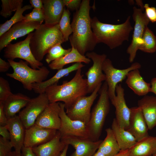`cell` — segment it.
Instances as JSON below:
<instances>
[{"label": "cell", "instance_id": "38", "mask_svg": "<svg viewBox=\"0 0 156 156\" xmlns=\"http://www.w3.org/2000/svg\"><path fill=\"white\" fill-rule=\"evenodd\" d=\"M13 147L10 140L0 137V156H7Z\"/></svg>", "mask_w": 156, "mask_h": 156}, {"label": "cell", "instance_id": "46", "mask_svg": "<svg viewBox=\"0 0 156 156\" xmlns=\"http://www.w3.org/2000/svg\"><path fill=\"white\" fill-rule=\"evenodd\" d=\"M151 92L156 95V78L152 79L151 82Z\"/></svg>", "mask_w": 156, "mask_h": 156}, {"label": "cell", "instance_id": "42", "mask_svg": "<svg viewBox=\"0 0 156 156\" xmlns=\"http://www.w3.org/2000/svg\"><path fill=\"white\" fill-rule=\"evenodd\" d=\"M0 135L3 138L10 140V134L6 125H0Z\"/></svg>", "mask_w": 156, "mask_h": 156}, {"label": "cell", "instance_id": "28", "mask_svg": "<svg viewBox=\"0 0 156 156\" xmlns=\"http://www.w3.org/2000/svg\"><path fill=\"white\" fill-rule=\"evenodd\" d=\"M71 49L70 51L62 57L54 60L49 65V67L52 70L63 68L66 65L73 63L83 62L89 64L91 60L86 56L81 55L75 47L73 44L70 42Z\"/></svg>", "mask_w": 156, "mask_h": 156}, {"label": "cell", "instance_id": "19", "mask_svg": "<svg viewBox=\"0 0 156 156\" xmlns=\"http://www.w3.org/2000/svg\"><path fill=\"white\" fill-rule=\"evenodd\" d=\"M130 115L127 130L135 138L137 141L149 135L147 125L142 111L138 107L130 108Z\"/></svg>", "mask_w": 156, "mask_h": 156}, {"label": "cell", "instance_id": "47", "mask_svg": "<svg viewBox=\"0 0 156 156\" xmlns=\"http://www.w3.org/2000/svg\"><path fill=\"white\" fill-rule=\"evenodd\" d=\"M129 149L121 150L115 156H129Z\"/></svg>", "mask_w": 156, "mask_h": 156}, {"label": "cell", "instance_id": "40", "mask_svg": "<svg viewBox=\"0 0 156 156\" xmlns=\"http://www.w3.org/2000/svg\"><path fill=\"white\" fill-rule=\"evenodd\" d=\"M65 6L71 10L76 11L79 8L82 1L81 0H63Z\"/></svg>", "mask_w": 156, "mask_h": 156}, {"label": "cell", "instance_id": "29", "mask_svg": "<svg viewBox=\"0 0 156 156\" xmlns=\"http://www.w3.org/2000/svg\"><path fill=\"white\" fill-rule=\"evenodd\" d=\"M111 128L120 150L129 149L136 143L135 137L129 131L120 127L115 118L113 120Z\"/></svg>", "mask_w": 156, "mask_h": 156}, {"label": "cell", "instance_id": "24", "mask_svg": "<svg viewBox=\"0 0 156 156\" xmlns=\"http://www.w3.org/2000/svg\"><path fill=\"white\" fill-rule=\"evenodd\" d=\"M30 99L29 97L21 93H12L2 102L7 118L8 119L16 115L22 108L26 106Z\"/></svg>", "mask_w": 156, "mask_h": 156}, {"label": "cell", "instance_id": "49", "mask_svg": "<svg viewBox=\"0 0 156 156\" xmlns=\"http://www.w3.org/2000/svg\"><path fill=\"white\" fill-rule=\"evenodd\" d=\"M137 4L140 7V8L143 11L144 10L142 1V0H136Z\"/></svg>", "mask_w": 156, "mask_h": 156}, {"label": "cell", "instance_id": "21", "mask_svg": "<svg viewBox=\"0 0 156 156\" xmlns=\"http://www.w3.org/2000/svg\"><path fill=\"white\" fill-rule=\"evenodd\" d=\"M42 11L46 24H58L62 15L65 5L63 0H42Z\"/></svg>", "mask_w": 156, "mask_h": 156}, {"label": "cell", "instance_id": "44", "mask_svg": "<svg viewBox=\"0 0 156 156\" xmlns=\"http://www.w3.org/2000/svg\"><path fill=\"white\" fill-rule=\"evenodd\" d=\"M29 2L32 7L34 9L40 10L42 9L43 4L41 0H30Z\"/></svg>", "mask_w": 156, "mask_h": 156}, {"label": "cell", "instance_id": "51", "mask_svg": "<svg viewBox=\"0 0 156 156\" xmlns=\"http://www.w3.org/2000/svg\"><path fill=\"white\" fill-rule=\"evenodd\" d=\"M92 156H105L102 153L97 151Z\"/></svg>", "mask_w": 156, "mask_h": 156}, {"label": "cell", "instance_id": "4", "mask_svg": "<svg viewBox=\"0 0 156 156\" xmlns=\"http://www.w3.org/2000/svg\"><path fill=\"white\" fill-rule=\"evenodd\" d=\"M65 42L59 24L51 25L44 23L32 32L30 46L36 59L41 62L51 47Z\"/></svg>", "mask_w": 156, "mask_h": 156}, {"label": "cell", "instance_id": "27", "mask_svg": "<svg viewBox=\"0 0 156 156\" xmlns=\"http://www.w3.org/2000/svg\"><path fill=\"white\" fill-rule=\"evenodd\" d=\"M84 66L82 63H76L67 68L58 70L56 74L49 79L40 83H33V90L35 93L39 94L45 93L46 89L48 87L57 83L64 76Z\"/></svg>", "mask_w": 156, "mask_h": 156}, {"label": "cell", "instance_id": "41", "mask_svg": "<svg viewBox=\"0 0 156 156\" xmlns=\"http://www.w3.org/2000/svg\"><path fill=\"white\" fill-rule=\"evenodd\" d=\"M8 121L4 109L3 103L0 101V125L5 126Z\"/></svg>", "mask_w": 156, "mask_h": 156}, {"label": "cell", "instance_id": "37", "mask_svg": "<svg viewBox=\"0 0 156 156\" xmlns=\"http://www.w3.org/2000/svg\"><path fill=\"white\" fill-rule=\"evenodd\" d=\"M12 93L8 81L2 77H0V101H5Z\"/></svg>", "mask_w": 156, "mask_h": 156}, {"label": "cell", "instance_id": "13", "mask_svg": "<svg viewBox=\"0 0 156 156\" xmlns=\"http://www.w3.org/2000/svg\"><path fill=\"white\" fill-rule=\"evenodd\" d=\"M86 56L93 61L92 65L86 73L88 85V93L92 92L102 81L106 76L103 72V64L107 58L105 54H99L94 52H87Z\"/></svg>", "mask_w": 156, "mask_h": 156}, {"label": "cell", "instance_id": "11", "mask_svg": "<svg viewBox=\"0 0 156 156\" xmlns=\"http://www.w3.org/2000/svg\"><path fill=\"white\" fill-rule=\"evenodd\" d=\"M50 103L45 93L31 99L27 105L18 115L25 129L33 125L38 117Z\"/></svg>", "mask_w": 156, "mask_h": 156}, {"label": "cell", "instance_id": "3", "mask_svg": "<svg viewBox=\"0 0 156 156\" xmlns=\"http://www.w3.org/2000/svg\"><path fill=\"white\" fill-rule=\"evenodd\" d=\"M81 69L77 70L70 81H64L60 85L55 83L47 88L45 93L50 103L62 101L65 108L79 98L88 94L87 79L83 78Z\"/></svg>", "mask_w": 156, "mask_h": 156}, {"label": "cell", "instance_id": "15", "mask_svg": "<svg viewBox=\"0 0 156 156\" xmlns=\"http://www.w3.org/2000/svg\"><path fill=\"white\" fill-rule=\"evenodd\" d=\"M41 25L38 22H26L23 21L14 24L0 36V51L14 40L28 34Z\"/></svg>", "mask_w": 156, "mask_h": 156}, {"label": "cell", "instance_id": "26", "mask_svg": "<svg viewBox=\"0 0 156 156\" xmlns=\"http://www.w3.org/2000/svg\"><path fill=\"white\" fill-rule=\"evenodd\" d=\"M139 69H135L128 73L126 83L135 94L140 96H144L151 92V84L144 81Z\"/></svg>", "mask_w": 156, "mask_h": 156}, {"label": "cell", "instance_id": "32", "mask_svg": "<svg viewBox=\"0 0 156 156\" xmlns=\"http://www.w3.org/2000/svg\"><path fill=\"white\" fill-rule=\"evenodd\" d=\"M142 44L138 49L144 52L153 53L156 51V36L147 27L144 32Z\"/></svg>", "mask_w": 156, "mask_h": 156}, {"label": "cell", "instance_id": "52", "mask_svg": "<svg viewBox=\"0 0 156 156\" xmlns=\"http://www.w3.org/2000/svg\"></svg>", "mask_w": 156, "mask_h": 156}, {"label": "cell", "instance_id": "16", "mask_svg": "<svg viewBox=\"0 0 156 156\" xmlns=\"http://www.w3.org/2000/svg\"><path fill=\"white\" fill-rule=\"evenodd\" d=\"M61 139L64 143L70 145L75 149V151L70 156H92L103 141H93L89 138L72 136L62 138Z\"/></svg>", "mask_w": 156, "mask_h": 156}, {"label": "cell", "instance_id": "2", "mask_svg": "<svg viewBox=\"0 0 156 156\" xmlns=\"http://www.w3.org/2000/svg\"><path fill=\"white\" fill-rule=\"evenodd\" d=\"M130 16L123 23L112 24L102 23L96 17L91 18V23L97 44L103 43L113 49L128 41L133 29L130 22Z\"/></svg>", "mask_w": 156, "mask_h": 156}, {"label": "cell", "instance_id": "31", "mask_svg": "<svg viewBox=\"0 0 156 156\" xmlns=\"http://www.w3.org/2000/svg\"><path fill=\"white\" fill-rule=\"evenodd\" d=\"M22 4L19 6L13 16L10 20L0 24V36L8 31L14 25L23 21L25 19V16L23 15V12L32 8L31 5H26L22 7Z\"/></svg>", "mask_w": 156, "mask_h": 156}, {"label": "cell", "instance_id": "18", "mask_svg": "<svg viewBox=\"0 0 156 156\" xmlns=\"http://www.w3.org/2000/svg\"><path fill=\"white\" fill-rule=\"evenodd\" d=\"M59 103H50L36 119L35 124L40 127L58 130L61 125Z\"/></svg>", "mask_w": 156, "mask_h": 156}, {"label": "cell", "instance_id": "6", "mask_svg": "<svg viewBox=\"0 0 156 156\" xmlns=\"http://www.w3.org/2000/svg\"><path fill=\"white\" fill-rule=\"evenodd\" d=\"M7 60L10 63L13 72L12 73H6V75L20 82L24 88L29 91L33 90V83L45 81L50 72L47 67L44 66L39 69H35L29 67L27 62L22 60L18 62L10 60Z\"/></svg>", "mask_w": 156, "mask_h": 156}, {"label": "cell", "instance_id": "8", "mask_svg": "<svg viewBox=\"0 0 156 156\" xmlns=\"http://www.w3.org/2000/svg\"><path fill=\"white\" fill-rule=\"evenodd\" d=\"M102 84L98 85L90 95L79 98L65 108L68 116L71 119L82 121L88 125L90 116L91 107L98 96V93Z\"/></svg>", "mask_w": 156, "mask_h": 156}, {"label": "cell", "instance_id": "34", "mask_svg": "<svg viewBox=\"0 0 156 156\" xmlns=\"http://www.w3.org/2000/svg\"><path fill=\"white\" fill-rule=\"evenodd\" d=\"M62 43H58L51 47L47 54L45 61L49 64L52 61L59 59L70 52L71 48L64 49L61 46Z\"/></svg>", "mask_w": 156, "mask_h": 156}, {"label": "cell", "instance_id": "14", "mask_svg": "<svg viewBox=\"0 0 156 156\" xmlns=\"http://www.w3.org/2000/svg\"><path fill=\"white\" fill-rule=\"evenodd\" d=\"M57 131L43 128L34 124L25 129L24 146L32 148L46 143L54 137Z\"/></svg>", "mask_w": 156, "mask_h": 156}, {"label": "cell", "instance_id": "36", "mask_svg": "<svg viewBox=\"0 0 156 156\" xmlns=\"http://www.w3.org/2000/svg\"><path fill=\"white\" fill-rule=\"evenodd\" d=\"M26 22H38L42 24L44 21L42 9L39 10L34 8L30 13L26 14L23 20Z\"/></svg>", "mask_w": 156, "mask_h": 156}, {"label": "cell", "instance_id": "1", "mask_svg": "<svg viewBox=\"0 0 156 156\" xmlns=\"http://www.w3.org/2000/svg\"><path fill=\"white\" fill-rule=\"evenodd\" d=\"M90 1L83 0L79 9L74 13L71 24L72 34L69 39L82 55L93 50L97 44L91 23Z\"/></svg>", "mask_w": 156, "mask_h": 156}, {"label": "cell", "instance_id": "20", "mask_svg": "<svg viewBox=\"0 0 156 156\" xmlns=\"http://www.w3.org/2000/svg\"><path fill=\"white\" fill-rule=\"evenodd\" d=\"M6 125L13 148L15 151L21 152L24 146L25 129L18 115L8 118Z\"/></svg>", "mask_w": 156, "mask_h": 156}, {"label": "cell", "instance_id": "23", "mask_svg": "<svg viewBox=\"0 0 156 156\" xmlns=\"http://www.w3.org/2000/svg\"><path fill=\"white\" fill-rule=\"evenodd\" d=\"M148 129L156 126V96L145 95L138 101Z\"/></svg>", "mask_w": 156, "mask_h": 156}, {"label": "cell", "instance_id": "33", "mask_svg": "<svg viewBox=\"0 0 156 156\" xmlns=\"http://www.w3.org/2000/svg\"><path fill=\"white\" fill-rule=\"evenodd\" d=\"M70 13L69 10L65 7L64 12L59 23V28L65 42L68 40L73 30L70 23Z\"/></svg>", "mask_w": 156, "mask_h": 156}, {"label": "cell", "instance_id": "7", "mask_svg": "<svg viewBox=\"0 0 156 156\" xmlns=\"http://www.w3.org/2000/svg\"><path fill=\"white\" fill-rule=\"evenodd\" d=\"M32 32L28 34L24 40L14 44L10 43L5 48L4 57L7 60H14L16 58L25 60L32 68L39 69L43 64L37 60L34 56L30 49V42Z\"/></svg>", "mask_w": 156, "mask_h": 156}, {"label": "cell", "instance_id": "35", "mask_svg": "<svg viewBox=\"0 0 156 156\" xmlns=\"http://www.w3.org/2000/svg\"><path fill=\"white\" fill-rule=\"evenodd\" d=\"M1 10L0 14L4 18L10 16L13 12H16L19 6L23 4V0H1Z\"/></svg>", "mask_w": 156, "mask_h": 156}, {"label": "cell", "instance_id": "39", "mask_svg": "<svg viewBox=\"0 0 156 156\" xmlns=\"http://www.w3.org/2000/svg\"><path fill=\"white\" fill-rule=\"evenodd\" d=\"M144 8L145 13L150 21L153 23L156 22V8L150 7L147 3L144 5Z\"/></svg>", "mask_w": 156, "mask_h": 156}, {"label": "cell", "instance_id": "50", "mask_svg": "<svg viewBox=\"0 0 156 156\" xmlns=\"http://www.w3.org/2000/svg\"><path fill=\"white\" fill-rule=\"evenodd\" d=\"M68 145L66 144L64 149L59 156H66L67 151L68 147Z\"/></svg>", "mask_w": 156, "mask_h": 156}, {"label": "cell", "instance_id": "22", "mask_svg": "<svg viewBox=\"0 0 156 156\" xmlns=\"http://www.w3.org/2000/svg\"><path fill=\"white\" fill-rule=\"evenodd\" d=\"M58 130L54 137L47 142L32 148L36 156H59L66 144L61 140Z\"/></svg>", "mask_w": 156, "mask_h": 156}, {"label": "cell", "instance_id": "43", "mask_svg": "<svg viewBox=\"0 0 156 156\" xmlns=\"http://www.w3.org/2000/svg\"><path fill=\"white\" fill-rule=\"evenodd\" d=\"M11 66L10 63L7 62L0 58V72L1 73L5 72L7 71Z\"/></svg>", "mask_w": 156, "mask_h": 156}, {"label": "cell", "instance_id": "25", "mask_svg": "<svg viewBox=\"0 0 156 156\" xmlns=\"http://www.w3.org/2000/svg\"><path fill=\"white\" fill-rule=\"evenodd\" d=\"M129 156H156V137L148 136L129 149Z\"/></svg>", "mask_w": 156, "mask_h": 156}, {"label": "cell", "instance_id": "45", "mask_svg": "<svg viewBox=\"0 0 156 156\" xmlns=\"http://www.w3.org/2000/svg\"><path fill=\"white\" fill-rule=\"evenodd\" d=\"M21 151L22 156H36L31 148L23 146Z\"/></svg>", "mask_w": 156, "mask_h": 156}, {"label": "cell", "instance_id": "30", "mask_svg": "<svg viewBox=\"0 0 156 156\" xmlns=\"http://www.w3.org/2000/svg\"><path fill=\"white\" fill-rule=\"evenodd\" d=\"M107 135L100 144L98 151L105 156H115L121 150L111 128L105 129Z\"/></svg>", "mask_w": 156, "mask_h": 156}, {"label": "cell", "instance_id": "17", "mask_svg": "<svg viewBox=\"0 0 156 156\" xmlns=\"http://www.w3.org/2000/svg\"><path fill=\"white\" fill-rule=\"evenodd\" d=\"M116 97L111 101L115 108V118L119 126L127 130L129 125L130 110L126 104L124 90L121 84L116 86Z\"/></svg>", "mask_w": 156, "mask_h": 156}, {"label": "cell", "instance_id": "5", "mask_svg": "<svg viewBox=\"0 0 156 156\" xmlns=\"http://www.w3.org/2000/svg\"><path fill=\"white\" fill-rule=\"evenodd\" d=\"M100 96L93 108L88 125L89 139L93 141L99 140L105 121L109 110V98L108 86L105 81L99 92Z\"/></svg>", "mask_w": 156, "mask_h": 156}, {"label": "cell", "instance_id": "10", "mask_svg": "<svg viewBox=\"0 0 156 156\" xmlns=\"http://www.w3.org/2000/svg\"><path fill=\"white\" fill-rule=\"evenodd\" d=\"M135 6L133 8L132 17L135 22L132 38L131 44L127 49L129 55V61L132 62L136 55L139 47L142 42V37L144 30L150 21L145 13Z\"/></svg>", "mask_w": 156, "mask_h": 156}, {"label": "cell", "instance_id": "12", "mask_svg": "<svg viewBox=\"0 0 156 156\" xmlns=\"http://www.w3.org/2000/svg\"><path fill=\"white\" fill-rule=\"evenodd\" d=\"M59 105V116L61 122L58 131L61 138L72 136L89 138L88 125L82 121L70 119L65 111L64 104L60 103Z\"/></svg>", "mask_w": 156, "mask_h": 156}, {"label": "cell", "instance_id": "9", "mask_svg": "<svg viewBox=\"0 0 156 156\" xmlns=\"http://www.w3.org/2000/svg\"><path fill=\"white\" fill-rule=\"evenodd\" d=\"M141 67L140 64L136 62L126 69H119L114 67L110 59L107 58L105 60L103 64L102 70L105 75V81L107 84L108 93L111 101L116 96V88L118 83L125 79L130 71Z\"/></svg>", "mask_w": 156, "mask_h": 156}, {"label": "cell", "instance_id": "48", "mask_svg": "<svg viewBox=\"0 0 156 156\" xmlns=\"http://www.w3.org/2000/svg\"><path fill=\"white\" fill-rule=\"evenodd\" d=\"M7 156H22V155L21 152H18L14 151H12Z\"/></svg>", "mask_w": 156, "mask_h": 156}]
</instances>
